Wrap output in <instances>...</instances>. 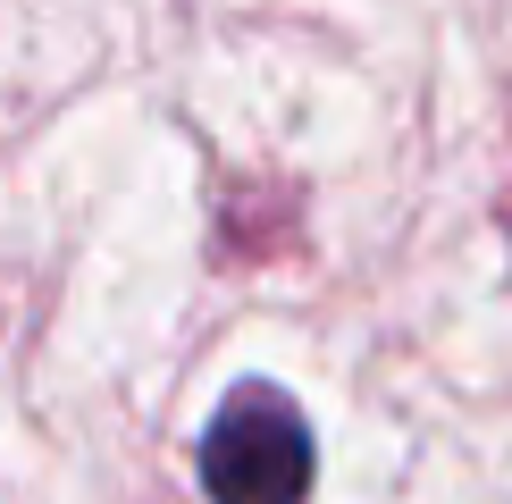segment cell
<instances>
[{
	"instance_id": "cell-1",
	"label": "cell",
	"mask_w": 512,
	"mask_h": 504,
	"mask_svg": "<svg viewBox=\"0 0 512 504\" xmlns=\"http://www.w3.org/2000/svg\"><path fill=\"white\" fill-rule=\"evenodd\" d=\"M210 504H303L311 496V429L277 387H236L202 437Z\"/></svg>"
}]
</instances>
